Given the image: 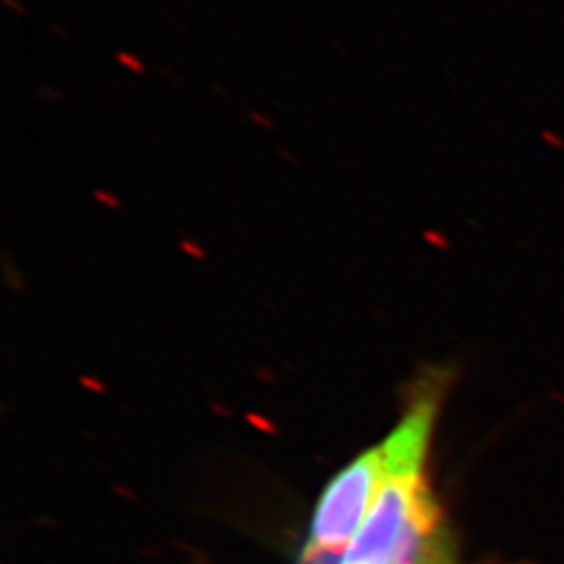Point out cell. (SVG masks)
I'll return each instance as SVG.
<instances>
[{
    "label": "cell",
    "mask_w": 564,
    "mask_h": 564,
    "mask_svg": "<svg viewBox=\"0 0 564 564\" xmlns=\"http://www.w3.org/2000/svg\"><path fill=\"white\" fill-rule=\"evenodd\" d=\"M51 32H53V34H57V36L63 39V41H72V34H69V30H63L59 23H51Z\"/></svg>",
    "instance_id": "4"
},
{
    "label": "cell",
    "mask_w": 564,
    "mask_h": 564,
    "mask_svg": "<svg viewBox=\"0 0 564 564\" xmlns=\"http://www.w3.org/2000/svg\"><path fill=\"white\" fill-rule=\"evenodd\" d=\"M116 59H118V63L123 65L126 69H130V72H134V74H142V72L147 69V65L142 63L141 57L134 55V53H128V51H118V53H116Z\"/></svg>",
    "instance_id": "2"
},
{
    "label": "cell",
    "mask_w": 564,
    "mask_h": 564,
    "mask_svg": "<svg viewBox=\"0 0 564 564\" xmlns=\"http://www.w3.org/2000/svg\"><path fill=\"white\" fill-rule=\"evenodd\" d=\"M387 481L383 445L370 447L326 485L316 506L303 563H316L354 542Z\"/></svg>",
    "instance_id": "1"
},
{
    "label": "cell",
    "mask_w": 564,
    "mask_h": 564,
    "mask_svg": "<svg viewBox=\"0 0 564 564\" xmlns=\"http://www.w3.org/2000/svg\"><path fill=\"white\" fill-rule=\"evenodd\" d=\"M2 2H4V7H9L13 13H18L21 18L28 15V9H25V4L21 0H2Z\"/></svg>",
    "instance_id": "3"
}]
</instances>
